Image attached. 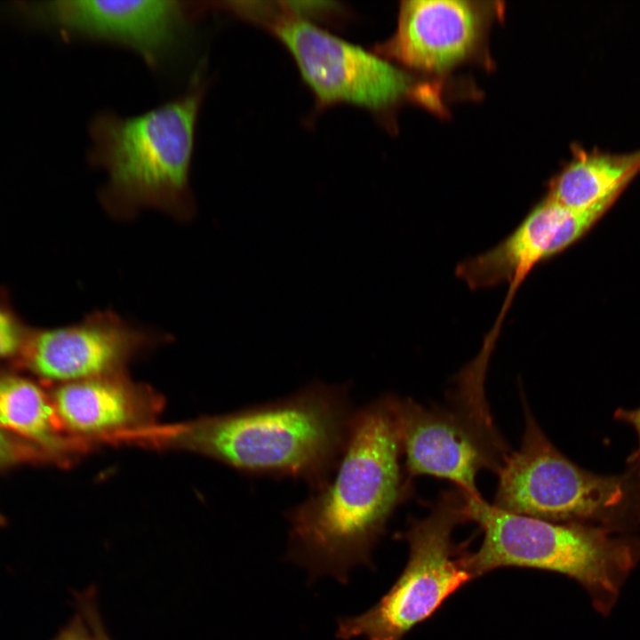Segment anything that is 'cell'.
Instances as JSON below:
<instances>
[{"instance_id":"4","label":"cell","mask_w":640,"mask_h":640,"mask_svg":"<svg viewBox=\"0 0 640 640\" xmlns=\"http://www.w3.org/2000/svg\"><path fill=\"white\" fill-rule=\"evenodd\" d=\"M464 495L468 521L476 522L484 532L479 549L468 554L474 578L504 566L562 573L581 583L604 611L640 560V540L614 537L604 527L587 524L507 512L481 496Z\"/></svg>"},{"instance_id":"16","label":"cell","mask_w":640,"mask_h":640,"mask_svg":"<svg viewBox=\"0 0 640 640\" xmlns=\"http://www.w3.org/2000/svg\"><path fill=\"white\" fill-rule=\"evenodd\" d=\"M96 597L94 586H90L81 592H74L77 612L85 619L97 640H111L104 627Z\"/></svg>"},{"instance_id":"14","label":"cell","mask_w":640,"mask_h":640,"mask_svg":"<svg viewBox=\"0 0 640 640\" xmlns=\"http://www.w3.org/2000/svg\"><path fill=\"white\" fill-rule=\"evenodd\" d=\"M633 164L628 159L582 156L552 181L547 196L572 210H585L615 199Z\"/></svg>"},{"instance_id":"13","label":"cell","mask_w":640,"mask_h":640,"mask_svg":"<svg viewBox=\"0 0 640 640\" xmlns=\"http://www.w3.org/2000/svg\"><path fill=\"white\" fill-rule=\"evenodd\" d=\"M52 404L64 428L92 441L151 427L162 406L154 391L124 372L64 383Z\"/></svg>"},{"instance_id":"18","label":"cell","mask_w":640,"mask_h":640,"mask_svg":"<svg viewBox=\"0 0 640 640\" xmlns=\"http://www.w3.org/2000/svg\"><path fill=\"white\" fill-rule=\"evenodd\" d=\"M52 640H97L85 619L77 612Z\"/></svg>"},{"instance_id":"19","label":"cell","mask_w":640,"mask_h":640,"mask_svg":"<svg viewBox=\"0 0 640 640\" xmlns=\"http://www.w3.org/2000/svg\"><path fill=\"white\" fill-rule=\"evenodd\" d=\"M615 418L631 425L638 437V445L628 459L630 471L640 476V407L634 410L619 409L615 412Z\"/></svg>"},{"instance_id":"15","label":"cell","mask_w":640,"mask_h":640,"mask_svg":"<svg viewBox=\"0 0 640 640\" xmlns=\"http://www.w3.org/2000/svg\"><path fill=\"white\" fill-rule=\"evenodd\" d=\"M52 401L31 381L14 376L0 378V426L47 448H66Z\"/></svg>"},{"instance_id":"6","label":"cell","mask_w":640,"mask_h":640,"mask_svg":"<svg viewBox=\"0 0 640 640\" xmlns=\"http://www.w3.org/2000/svg\"><path fill=\"white\" fill-rule=\"evenodd\" d=\"M465 495L443 492L430 512L411 519L396 538L407 541L405 568L391 588L369 610L338 620L336 637L352 640H403L428 619L457 589L474 578L468 554L452 541L454 528L468 521Z\"/></svg>"},{"instance_id":"17","label":"cell","mask_w":640,"mask_h":640,"mask_svg":"<svg viewBox=\"0 0 640 640\" xmlns=\"http://www.w3.org/2000/svg\"><path fill=\"white\" fill-rule=\"evenodd\" d=\"M26 336L20 322L0 306V357L16 353L25 346Z\"/></svg>"},{"instance_id":"5","label":"cell","mask_w":640,"mask_h":640,"mask_svg":"<svg viewBox=\"0 0 640 640\" xmlns=\"http://www.w3.org/2000/svg\"><path fill=\"white\" fill-rule=\"evenodd\" d=\"M520 448L498 471L494 506L555 523L612 522L640 508V476H601L580 468L548 440L524 404Z\"/></svg>"},{"instance_id":"12","label":"cell","mask_w":640,"mask_h":640,"mask_svg":"<svg viewBox=\"0 0 640 640\" xmlns=\"http://www.w3.org/2000/svg\"><path fill=\"white\" fill-rule=\"evenodd\" d=\"M476 4L458 0L403 2L397 28L380 52L420 70L443 71L464 60L482 28Z\"/></svg>"},{"instance_id":"2","label":"cell","mask_w":640,"mask_h":640,"mask_svg":"<svg viewBox=\"0 0 640 640\" xmlns=\"http://www.w3.org/2000/svg\"><path fill=\"white\" fill-rule=\"evenodd\" d=\"M356 411L350 384L314 381L234 412L153 425L134 441L205 455L254 476L301 480L314 492L334 473Z\"/></svg>"},{"instance_id":"11","label":"cell","mask_w":640,"mask_h":640,"mask_svg":"<svg viewBox=\"0 0 640 640\" xmlns=\"http://www.w3.org/2000/svg\"><path fill=\"white\" fill-rule=\"evenodd\" d=\"M606 211L604 204L572 210L546 196L512 233L492 248L458 264L455 274L472 290L503 283L521 286L537 265L581 239Z\"/></svg>"},{"instance_id":"10","label":"cell","mask_w":640,"mask_h":640,"mask_svg":"<svg viewBox=\"0 0 640 640\" xmlns=\"http://www.w3.org/2000/svg\"><path fill=\"white\" fill-rule=\"evenodd\" d=\"M45 24L67 34L127 46L156 68L180 43L185 4L161 1H51L32 7Z\"/></svg>"},{"instance_id":"8","label":"cell","mask_w":640,"mask_h":640,"mask_svg":"<svg viewBox=\"0 0 640 640\" xmlns=\"http://www.w3.org/2000/svg\"><path fill=\"white\" fill-rule=\"evenodd\" d=\"M272 28L322 104L348 102L377 110L412 93L404 72L300 16L281 17Z\"/></svg>"},{"instance_id":"1","label":"cell","mask_w":640,"mask_h":640,"mask_svg":"<svg viewBox=\"0 0 640 640\" xmlns=\"http://www.w3.org/2000/svg\"><path fill=\"white\" fill-rule=\"evenodd\" d=\"M402 455L396 396L385 394L356 408L330 480L284 513L286 559L306 568L311 580L331 575L342 584L354 567L372 569L373 549L412 494Z\"/></svg>"},{"instance_id":"7","label":"cell","mask_w":640,"mask_h":640,"mask_svg":"<svg viewBox=\"0 0 640 640\" xmlns=\"http://www.w3.org/2000/svg\"><path fill=\"white\" fill-rule=\"evenodd\" d=\"M484 378L461 371L450 404L426 407L396 397L402 454L407 476H431L479 497L476 476L498 473L508 450L492 423L484 397Z\"/></svg>"},{"instance_id":"3","label":"cell","mask_w":640,"mask_h":640,"mask_svg":"<svg viewBox=\"0 0 640 640\" xmlns=\"http://www.w3.org/2000/svg\"><path fill=\"white\" fill-rule=\"evenodd\" d=\"M205 89L196 76L185 93L142 115L93 118L89 158L107 173L100 202L110 216L129 220L154 209L181 222L193 218L189 171Z\"/></svg>"},{"instance_id":"20","label":"cell","mask_w":640,"mask_h":640,"mask_svg":"<svg viewBox=\"0 0 640 640\" xmlns=\"http://www.w3.org/2000/svg\"><path fill=\"white\" fill-rule=\"evenodd\" d=\"M28 452L0 430V467L21 460Z\"/></svg>"},{"instance_id":"9","label":"cell","mask_w":640,"mask_h":640,"mask_svg":"<svg viewBox=\"0 0 640 640\" xmlns=\"http://www.w3.org/2000/svg\"><path fill=\"white\" fill-rule=\"evenodd\" d=\"M169 340L112 310H99L78 324L36 332L27 344V362L40 376L68 383L123 373L132 361Z\"/></svg>"}]
</instances>
